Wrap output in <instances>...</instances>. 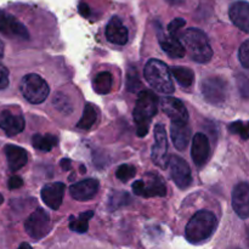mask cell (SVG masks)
Listing matches in <instances>:
<instances>
[{"mask_svg": "<svg viewBox=\"0 0 249 249\" xmlns=\"http://www.w3.org/2000/svg\"><path fill=\"white\" fill-rule=\"evenodd\" d=\"M163 112L172 119V123H187L189 112L186 106L175 97L167 96L160 101Z\"/></svg>", "mask_w": 249, "mask_h": 249, "instance_id": "cell-13", "label": "cell"}, {"mask_svg": "<svg viewBox=\"0 0 249 249\" xmlns=\"http://www.w3.org/2000/svg\"><path fill=\"white\" fill-rule=\"evenodd\" d=\"M4 53H5V45L4 43H2L1 39H0V60L4 57Z\"/></svg>", "mask_w": 249, "mask_h": 249, "instance_id": "cell-40", "label": "cell"}, {"mask_svg": "<svg viewBox=\"0 0 249 249\" xmlns=\"http://www.w3.org/2000/svg\"><path fill=\"white\" fill-rule=\"evenodd\" d=\"M66 186L63 182L46 184L41 190V199L53 211H57L61 207L65 197Z\"/></svg>", "mask_w": 249, "mask_h": 249, "instance_id": "cell-15", "label": "cell"}, {"mask_svg": "<svg viewBox=\"0 0 249 249\" xmlns=\"http://www.w3.org/2000/svg\"><path fill=\"white\" fill-rule=\"evenodd\" d=\"M18 249H33L31 247V246L28 245V243H26V242H23V243H21V246H19L18 247Z\"/></svg>", "mask_w": 249, "mask_h": 249, "instance_id": "cell-42", "label": "cell"}, {"mask_svg": "<svg viewBox=\"0 0 249 249\" xmlns=\"http://www.w3.org/2000/svg\"><path fill=\"white\" fill-rule=\"evenodd\" d=\"M229 16L237 28L249 34V2L238 0L229 10Z\"/></svg>", "mask_w": 249, "mask_h": 249, "instance_id": "cell-19", "label": "cell"}, {"mask_svg": "<svg viewBox=\"0 0 249 249\" xmlns=\"http://www.w3.org/2000/svg\"><path fill=\"white\" fill-rule=\"evenodd\" d=\"M26 232L33 240H41L51 230V220L49 214L43 208H38L27 218L24 223Z\"/></svg>", "mask_w": 249, "mask_h": 249, "instance_id": "cell-7", "label": "cell"}, {"mask_svg": "<svg viewBox=\"0 0 249 249\" xmlns=\"http://www.w3.org/2000/svg\"><path fill=\"white\" fill-rule=\"evenodd\" d=\"M99 191V181L95 179L82 180L70 187V194L75 201L87 202L94 198Z\"/></svg>", "mask_w": 249, "mask_h": 249, "instance_id": "cell-16", "label": "cell"}, {"mask_svg": "<svg viewBox=\"0 0 249 249\" xmlns=\"http://www.w3.org/2000/svg\"><path fill=\"white\" fill-rule=\"evenodd\" d=\"M53 105L55 106V108L57 111H60L63 114H71L73 111V104L71 101L70 96L62 92H57V94L53 96Z\"/></svg>", "mask_w": 249, "mask_h": 249, "instance_id": "cell-28", "label": "cell"}, {"mask_svg": "<svg viewBox=\"0 0 249 249\" xmlns=\"http://www.w3.org/2000/svg\"><path fill=\"white\" fill-rule=\"evenodd\" d=\"M112 74L109 72H99L92 79V88L100 95H106L112 89Z\"/></svg>", "mask_w": 249, "mask_h": 249, "instance_id": "cell-25", "label": "cell"}, {"mask_svg": "<svg viewBox=\"0 0 249 249\" xmlns=\"http://www.w3.org/2000/svg\"><path fill=\"white\" fill-rule=\"evenodd\" d=\"M168 2H169L170 5H180V4H182V1H184V0H167Z\"/></svg>", "mask_w": 249, "mask_h": 249, "instance_id": "cell-41", "label": "cell"}, {"mask_svg": "<svg viewBox=\"0 0 249 249\" xmlns=\"http://www.w3.org/2000/svg\"><path fill=\"white\" fill-rule=\"evenodd\" d=\"M170 177L179 189L185 190L192 184L191 169L185 160L179 156H172L169 158Z\"/></svg>", "mask_w": 249, "mask_h": 249, "instance_id": "cell-11", "label": "cell"}, {"mask_svg": "<svg viewBox=\"0 0 249 249\" xmlns=\"http://www.w3.org/2000/svg\"><path fill=\"white\" fill-rule=\"evenodd\" d=\"M218 226V219L212 212L199 211L191 218L185 229V237L190 243L199 245L213 236Z\"/></svg>", "mask_w": 249, "mask_h": 249, "instance_id": "cell-2", "label": "cell"}, {"mask_svg": "<svg viewBox=\"0 0 249 249\" xmlns=\"http://www.w3.org/2000/svg\"><path fill=\"white\" fill-rule=\"evenodd\" d=\"M229 130L233 134H238L245 140L249 138V123L245 124L242 122H235L229 125Z\"/></svg>", "mask_w": 249, "mask_h": 249, "instance_id": "cell-32", "label": "cell"}, {"mask_svg": "<svg viewBox=\"0 0 249 249\" xmlns=\"http://www.w3.org/2000/svg\"><path fill=\"white\" fill-rule=\"evenodd\" d=\"M232 207L241 219L249 218V184L240 182L232 191Z\"/></svg>", "mask_w": 249, "mask_h": 249, "instance_id": "cell-14", "label": "cell"}, {"mask_svg": "<svg viewBox=\"0 0 249 249\" xmlns=\"http://www.w3.org/2000/svg\"><path fill=\"white\" fill-rule=\"evenodd\" d=\"M160 45L165 53L172 58H181L185 56V48L178 36H173L170 34L160 33Z\"/></svg>", "mask_w": 249, "mask_h": 249, "instance_id": "cell-21", "label": "cell"}, {"mask_svg": "<svg viewBox=\"0 0 249 249\" xmlns=\"http://www.w3.org/2000/svg\"><path fill=\"white\" fill-rule=\"evenodd\" d=\"M148 84L162 94H173L175 90L172 79V71L163 61L150 60L143 70Z\"/></svg>", "mask_w": 249, "mask_h": 249, "instance_id": "cell-4", "label": "cell"}, {"mask_svg": "<svg viewBox=\"0 0 249 249\" xmlns=\"http://www.w3.org/2000/svg\"><path fill=\"white\" fill-rule=\"evenodd\" d=\"M129 201H130V197L126 195V192H117V194L112 196L109 204L112 206V208H118V207L124 206V204H128L126 202Z\"/></svg>", "mask_w": 249, "mask_h": 249, "instance_id": "cell-33", "label": "cell"}, {"mask_svg": "<svg viewBox=\"0 0 249 249\" xmlns=\"http://www.w3.org/2000/svg\"><path fill=\"white\" fill-rule=\"evenodd\" d=\"M182 40L194 61L207 63L213 57V49L206 33L198 28H189L182 34Z\"/></svg>", "mask_w": 249, "mask_h": 249, "instance_id": "cell-3", "label": "cell"}, {"mask_svg": "<svg viewBox=\"0 0 249 249\" xmlns=\"http://www.w3.org/2000/svg\"><path fill=\"white\" fill-rule=\"evenodd\" d=\"M185 24H186V22H185L184 18H174L170 22L169 26H168V32H169L170 36H177L178 32H179Z\"/></svg>", "mask_w": 249, "mask_h": 249, "instance_id": "cell-35", "label": "cell"}, {"mask_svg": "<svg viewBox=\"0 0 249 249\" xmlns=\"http://www.w3.org/2000/svg\"><path fill=\"white\" fill-rule=\"evenodd\" d=\"M238 58H240L241 65L249 70V39L241 45L240 51H238Z\"/></svg>", "mask_w": 249, "mask_h": 249, "instance_id": "cell-34", "label": "cell"}, {"mask_svg": "<svg viewBox=\"0 0 249 249\" xmlns=\"http://www.w3.org/2000/svg\"><path fill=\"white\" fill-rule=\"evenodd\" d=\"M140 77L138 74V71H136L135 67L130 66L126 72V88H128L129 91L135 92L136 90L140 88Z\"/></svg>", "mask_w": 249, "mask_h": 249, "instance_id": "cell-30", "label": "cell"}, {"mask_svg": "<svg viewBox=\"0 0 249 249\" xmlns=\"http://www.w3.org/2000/svg\"><path fill=\"white\" fill-rule=\"evenodd\" d=\"M168 156V139L163 124L158 123L155 126V145L152 148V160L160 169H165L169 165Z\"/></svg>", "mask_w": 249, "mask_h": 249, "instance_id": "cell-10", "label": "cell"}, {"mask_svg": "<svg viewBox=\"0 0 249 249\" xmlns=\"http://www.w3.org/2000/svg\"><path fill=\"white\" fill-rule=\"evenodd\" d=\"M79 12L83 15V16H85V17L89 16V15H90L89 6H88L87 4H84V2H82V4L79 5Z\"/></svg>", "mask_w": 249, "mask_h": 249, "instance_id": "cell-38", "label": "cell"}, {"mask_svg": "<svg viewBox=\"0 0 249 249\" xmlns=\"http://www.w3.org/2000/svg\"><path fill=\"white\" fill-rule=\"evenodd\" d=\"M19 90L24 99L33 105L44 102L50 94V88L46 80L36 73H31L22 78Z\"/></svg>", "mask_w": 249, "mask_h": 249, "instance_id": "cell-5", "label": "cell"}, {"mask_svg": "<svg viewBox=\"0 0 249 249\" xmlns=\"http://www.w3.org/2000/svg\"><path fill=\"white\" fill-rule=\"evenodd\" d=\"M94 216V212L88 211V212H83L80 213L79 218H71V223H70V229L74 232L78 233H85L89 229V224L88 221Z\"/></svg>", "mask_w": 249, "mask_h": 249, "instance_id": "cell-27", "label": "cell"}, {"mask_svg": "<svg viewBox=\"0 0 249 249\" xmlns=\"http://www.w3.org/2000/svg\"><path fill=\"white\" fill-rule=\"evenodd\" d=\"M172 140L175 148L179 151H184L187 147L191 139V129L187 123H172L170 125Z\"/></svg>", "mask_w": 249, "mask_h": 249, "instance_id": "cell-22", "label": "cell"}, {"mask_svg": "<svg viewBox=\"0 0 249 249\" xmlns=\"http://www.w3.org/2000/svg\"><path fill=\"white\" fill-rule=\"evenodd\" d=\"M2 201H4V197H2V196H1V195H0V204H1V203H2Z\"/></svg>", "mask_w": 249, "mask_h": 249, "instance_id": "cell-43", "label": "cell"}, {"mask_svg": "<svg viewBox=\"0 0 249 249\" xmlns=\"http://www.w3.org/2000/svg\"><path fill=\"white\" fill-rule=\"evenodd\" d=\"M158 96L151 90H142L139 92L133 116L136 124V134L140 138L147 135L151 121L158 112Z\"/></svg>", "mask_w": 249, "mask_h": 249, "instance_id": "cell-1", "label": "cell"}, {"mask_svg": "<svg viewBox=\"0 0 249 249\" xmlns=\"http://www.w3.org/2000/svg\"><path fill=\"white\" fill-rule=\"evenodd\" d=\"M97 121H99V111H97V108H95L92 104H87L84 106L82 117L78 121L77 128L80 129V130H89L97 123Z\"/></svg>", "mask_w": 249, "mask_h": 249, "instance_id": "cell-23", "label": "cell"}, {"mask_svg": "<svg viewBox=\"0 0 249 249\" xmlns=\"http://www.w3.org/2000/svg\"><path fill=\"white\" fill-rule=\"evenodd\" d=\"M236 84L243 99H249V72H240L236 75Z\"/></svg>", "mask_w": 249, "mask_h": 249, "instance_id": "cell-29", "label": "cell"}, {"mask_svg": "<svg viewBox=\"0 0 249 249\" xmlns=\"http://www.w3.org/2000/svg\"><path fill=\"white\" fill-rule=\"evenodd\" d=\"M173 77L177 79L181 87L189 88L194 84L195 82V73L194 71L187 67H181V66H175L172 68Z\"/></svg>", "mask_w": 249, "mask_h": 249, "instance_id": "cell-26", "label": "cell"}, {"mask_svg": "<svg viewBox=\"0 0 249 249\" xmlns=\"http://www.w3.org/2000/svg\"><path fill=\"white\" fill-rule=\"evenodd\" d=\"M106 38L109 43L116 45H125L129 39L128 28L124 26L122 19L118 16H113L106 26Z\"/></svg>", "mask_w": 249, "mask_h": 249, "instance_id": "cell-17", "label": "cell"}, {"mask_svg": "<svg viewBox=\"0 0 249 249\" xmlns=\"http://www.w3.org/2000/svg\"><path fill=\"white\" fill-rule=\"evenodd\" d=\"M9 87V71L5 66L0 65V90H4Z\"/></svg>", "mask_w": 249, "mask_h": 249, "instance_id": "cell-36", "label": "cell"}, {"mask_svg": "<svg viewBox=\"0 0 249 249\" xmlns=\"http://www.w3.org/2000/svg\"><path fill=\"white\" fill-rule=\"evenodd\" d=\"M61 167H62L63 170H70L71 169V160H67V158H65V160H61Z\"/></svg>", "mask_w": 249, "mask_h": 249, "instance_id": "cell-39", "label": "cell"}, {"mask_svg": "<svg viewBox=\"0 0 249 249\" xmlns=\"http://www.w3.org/2000/svg\"><path fill=\"white\" fill-rule=\"evenodd\" d=\"M133 191L136 196L145 197V198L164 197L167 195V186L156 173H148L145 179L134 182Z\"/></svg>", "mask_w": 249, "mask_h": 249, "instance_id": "cell-6", "label": "cell"}, {"mask_svg": "<svg viewBox=\"0 0 249 249\" xmlns=\"http://www.w3.org/2000/svg\"><path fill=\"white\" fill-rule=\"evenodd\" d=\"M58 138L53 134H36L32 138V145L34 148L43 152H50L55 146H57Z\"/></svg>", "mask_w": 249, "mask_h": 249, "instance_id": "cell-24", "label": "cell"}, {"mask_svg": "<svg viewBox=\"0 0 249 249\" xmlns=\"http://www.w3.org/2000/svg\"><path fill=\"white\" fill-rule=\"evenodd\" d=\"M24 124V118L21 114H16L9 109L0 112V129L4 130L7 136H15L22 133Z\"/></svg>", "mask_w": 249, "mask_h": 249, "instance_id": "cell-18", "label": "cell"}, {"mask_svg": "<svg viewBox=\"0 0 249 249\" xmlns=\"http://www.w3.org/2000/svg\"><path fill=\"white\" fill-rule=\"evenodd\" d=\"M247 238H248V245H249V228L247 229Z\"/></svg>", "mask_w": 249, "mask_h": 249, "instance_id": "cell-44", "label": "cell"}, {"mask_svg": "<svg viewBox=\"0 0 249 249\" xmlns=\"http://www.w3.org/2000/svg\"><path fill=\"white\" fill-rule=\"evenodd\" d=\"M5 155H6L7 164L11 172H17L28 162V153L24 148L18 147L16 145H6L4 148Z\"/></svg>", "mask_w": 249, "mask_h": 249, "instance_id": "cell-20", "label": "cell"}, {"mask_svg": "<svg viewBox=\"0 0 249 249\" xmlns=\"http://www.w3.org/2000/svg\"><path fill=\"white\" fill-rule=\"evenodd\" d=\"M201 90L207 102L221 105L228 96V83L220 77H209L202 82Z\"/></svg>", "mask_w": 249, "mask_h": 249, "instance_id": "cell-8", "label": "cell"}, {"mask_svg": "<svg viewBox=\"0 0 249 249\" xmlns=\"http://www.w3.org/2000/svg\"><path fill=\"white\" fill-rule=\"evenodd\" d=\"M22 185H23V180H22L19 177H17V175H14V177L10 178L9 182H7V186H9L10 190L19 189Z\"/></svg>", "mask_w": 249, "mask_h": 249, "instance_id": "cell-37", "label": "cell"}, {"mask_svg": "<svg viewBox=\"0 0 249 249\" xmlns=\"http://www.w3.org/2000/svg\"><path fill=\"white\" fill-rule=\"evenodd\" d=\"M0 33L11 39H29V32L26 26L14 15L5 10H0Z\"/></svg>", "mask_w": 249, "mask_h": 249, "instance_id": "cell-9", "label": "cell"}, {"mask_svg": "<svg viewBox=\"0 0 249 249\" xmlns=\"http://www.w3.org/2000/svg\"><path fill=\"white\" fill-rule=\"evenodd\" d=\"M136 174V169L134 165L130 164H122L117 168L116 170V177L117 179L121 180V181L126 182L130 179H133Z\"/></svg>", "mask_w": 249, "mask_h": 249, "instance_id": "cell-31", "label": "cell"}, {"mask_svg": "<svg viewBox=\"0 0 249 249\" xmlns=\"http://www.w3.org/2000/svg\"><path fill=\"white\" fill-rule=\"evenodd\" d=\"M212 150L208 138L203 133H197L192 139L191 157L197 168H203L211 158Z\"/></svg>", "mask_w": 249, "mask_h": 249, "instance_id": "cell-12", "label": "cell"}]
</instances>
